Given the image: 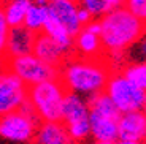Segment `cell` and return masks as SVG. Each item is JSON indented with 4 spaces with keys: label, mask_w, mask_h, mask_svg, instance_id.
Masks as SVG:
<instances>
[{
    "label": "cell",
    "mask_w": 146,
    "mask_h": 144,
    "mask_svg": "<svg viewBox=\"0 0 146 144\" xmlns=\"http://www.w3.org/2000/svg\"><path fill=\"white\" fill-rule=\"evenodd\" d=\"M111 70L105 59L68 57L59 68V81L68 94L89 98L105 90Z\"/></svg>",
    "instance_id": "1"
},
{
    "label": "cell",
    "mask_w": 146,
    "mask_h": 144,
    "mask_svg": "<svg viewBox=\"0 0 146 144\" xmlns=\"http://www.w3.org/2000/svg\"><path fill=\"white\" fill-rule=\"evenodd\" d=\"M99 25L105 54L125 52L145 30V25L124 5L99 19Z\"/></svg>",
    "instance_id": "2"
},
{
    "label": "cell",
    "mask_w": 146,
    "mask_h": 144,
    "mask_svg": "<svg viewBox=\"0 0 146 144\" xmlns=\"http://www.w3.org/2000/svg\"><path fill=\"white\" fill-rule=\"evenodd\" d=\"M67 90L59 79L27 87V101L40 122H60Z\"/></svg>",
    "instance_id": "3"
},
{
    "label": "cell",
    "mask_w": 146,
    "mask_h": 144,
    "mask_svg": "<svg viewBox=\"0 0 146 144\" xmlns=\"http://www.w3.org/2000/svg\"><path fill=\"white\" fill-rule=\"evenodd\" d=\"M40 120L29 101L15 112L0 117V136L13 143H30L33 141Z\"/></svg>",
    "instance_id": "4"
},
{
    "label": "cell",
    "mask_w": 146,
    "mask_h": 144,
    "mask_svg": "<svg viewBox=\"0 0 146 144\" xmlns=\"http://www.w3.org/2000/svg\"><path fill=\"white\" fill-rule=\"evenodd\" d=\"M60 122L67 128L70 138L76 144H84L91 138V127H89V106L88 98L80 95L68 94L62 104V116Z\"/></svg>",
    "instance_id": "5"
},
{
    "label": "cell",
    "mask_w": 146,
    "mask_h": 144,
    "mask_svg": "<svg viewBox=\"0 0 146 144\" xmlns=\"http://www.w3.org/2000/svg\"><path fill=\"white\" fill-rule=\"evenodd\" d=\"M3 65L26 87H32L36 84L46 83V81L59 79V68H54L51 65L41 62L33 54L8 59Z\"/></svg>",
    "instance_id": "6"
},
{
    "label": "cell",
    "mask_w": 146,
    "mask_h": 144,
    "mask_svg": "<svg viewBox=\"0 0 146 144\" xmlns=\"http://www.w3.org/2000/svg\"><path fill=\"white\" fill-rule=\"evenodd\" d=\"M103 92L121 114L141 111L145 92L137 89L121 73H111L110 75V79Z\"/></svg>",
    "instance_id": "7"
},
{
    "label": "cell",
    "mask_w": 146,
    "mask_h": 144,
    "mask_svg": "<svg viewBox=\"0 0 146 144\" xmlns=\"http://www.w3.org/2000/svg\"><path fill=\"white\" fill-rule=\"evenodd\" d=\"M27 101V87L7 67L0 68V117L15 112Z\"/></svg>",
    "instance_id": "8"
},
{
    "label": "cell",
    "mask_w": 146,
    "mask_h": 144,
    "mask_svg": "<svg viewBox=\"0 0 146 144\" xmlns=\"http://www.w3.org/2000/svg\"><path fill=\"white\" fill-rule=\"evenodd\" d=\"M73 54L83 59H102L105 51L100 40L99 21H92L84 25L75 38H73Z\"/></svg>",
    "instance_id": "9"
},
{
    "label": "cell",
    "mask_w": 146,
    "mask_h": 144,
    "mask_svg": "<svg viewBox=\"0 0 146 144\" xmlns=\"http://www.w3.org/2000/svg\"><path fill=\"white\" fill-rule=\"evenodd\" d=\"M48 10L49 15L62 25L67 30L72 38L80 33V30L83 29L78 21V2H72V0H52L48 2Z\"/></svg>",
    "instance_id": "10"
},
{
    "label": "cell",
    "mask_w": 146,
    "mask_h": 144,
    "mask_svg": "<svg viewBox=\"0 0 146 144\" xmlns=\"http://www.w3.org/2000/svg\"><path fill=\"white\" fill-rule=\"evenodd\" d=\"M117 139L121 141H146V116L141 111L121 114L117 120Z\"/></svg>",
    "instance_id": "11"
},
{
    "label": "cell",
    "mask_w": 146,
    "mask_h": 144,
    "mask_svg": "<svg viewBox=\"0 0 146 144\" xmlns=\"http://www.w3.org/2000/svg\"><path fill=\"white\" fill-rule=\"evenodd\" d=\"M32 54L35 55V57H38L41 62L54 67V68H60V65H62L68 57H72V55L65 54V52L59 48V44L54 43V41H52L48 35H44L43 32L36 33Z\"/></svg>",
    "instance_id": "12"
},
{
    "label": "cell",
    "mask_w": 146,
    "mask_h": 144,
    "mask_svg": "<svg viewBox=\"0 0 146 144\" xmlns=\"http://www.w3.org/2000/svg\"><path fill=\"white\" fill-rule=\"evenodd\" d=\"M35 36H36V33L27 30L24 25L10 29L8 41H7V60L8 59H16V57L32 54Z\"/></svg>",
    "instance_id": "13"
},
{
    "label": "cell",
    "mask_w": 146,
    "mask_h": 144,
    "mask_svg": "<svg viewBox=\"0 0 146 144\" xmlns=\"http://www.w3.org/2000/svg\"><path fill=\"white\" fill-rule=\"evenodd\" d=\"M35 144H76L70 138L62 122H40L36 128Z\"/></svg>",
    "instance_id": "14"
},
{
    "label": "cell",
    "mask_w": 146,
    "mask_h": 144,
    "mask_svg": "<svg viewBox=\"0 0 146 144\" xmlns=\"http://www.w3.org/2000/svg\"><path fill=\"white\" fill-rule=\"evenodd\" d=\"M89 127L92 141H117V120L89 114Z\"/></svg>",
    "instance_id": "15"
},
{
    "label": "cell",
    "mask_w": 146,
    "mask_h": 144,
    "mask_svg": "<svg viewBox=\"0 0 146 144\" xmlns=\"http://www.w3.org/2000/svg\"><path fill=\"white\" fill-rule=\"evenodd\" d=\"M48 18H49V10H48L46 0L30 2L22 25L33 33H41L44 29V24H46Z\"/></svg>",
    "instance_id": "16"
},
{
    "label": "cell",
    "mask_w": 146,
    "mask_h": 144,
    "mask_svg": "<svg viewBox=\"0 0 146 144\" xmlns=\"http://www.w3.org/2000/svg\"><path fill=\"white\" fill-rule=\"evenodd\" d=\"M43 33L49 36L54 43H57L59 48H60L65 54L73 55V38L67 33V30L64 29L62 25L59 24V22L56 21L51 15H49L46 24H44Z\"/></svg>",
    "instance_id": "17"
},
{
    "label": "cell",
    "mask_w": 146,
    "mask_h": 144,
    "mask_svg": "<svg viewBox=\"0 0 146 144\" xmlns=\"http://www.w3.org/2000/svg\"><path fill=\"white\" fill-rule=\"evenodd\" d=\"M29 5H30L29 0H11V2H3L2 3L3 18L10 29L21 27L24 24V18H26Z\"/></svg>",
    "instance_id": "18"
},
{
    "label": "cell",
    "mask_w": 146,
    "mask_h": 144,
    "mask_svg": "<svg viewBox=\"0 0 146 144\" xmlns=\"http://www.w3.org/2000/svg\"><path fill=\"white\" fill-rule=\"evenodd\" d=\"M89 114L100 116V117H108L113 120H119L121 112L114 108V104L110 101V98L105 95V92H100L97 95H92L88 98Z\"/></svg>",
    "instance_id": "19"
},
{
    "label": "cell",
    "mask_w": 146,
    "mask_h": 144,
    "mask_svg": "<svg viewBox=\"0 0 146 144\" xmlns=\"http://www.w3.org/2000/svg\"><path fill=\"white\" fill-rule=\"evenodd\" d=\"M80 3L89 11V15L92 16L94 21H99L103 16L110 15L111 11L122 7L124 2L122 0H84V2H80Z\"/></svg>",
    "instance_id": "20"
},
{
    "label": "cell",
    "mask_w": 146,
    "mask_h": 144,
    "mask_svg": "<svg viewBox=\"0 0 146 144\" xmlns=\"http://www.w3.org/2000/svg\"><path fill=\"white\" fill-rule=\"evenodd\" d=\"M119 73L127 81H130L137 89H140L141 92L146 94V63L145 62L127 63Z\"/></svg>",
    "instance_id": "21"
},
{
    "label": "cell",
    "mask_w": 146,
    "mask_h": 144,
    "mask_svg": "<svg viewBox=\"0 0 146 144\" xmlns=\"http://www.w3.org/2000/svg\"><path fill=\"white\" fill-rule=\"evenodd\" d=\"M125 59L127 63H137V62L146 63V27L138 40L125 51Z\"/></svg>",
    "instance_id": "22"
},
{
    "label": "cell",
    "mask_w": 146,
    "mask_h": 144,
    "mask_svg": "<svg viewBox=\"0 0 146 144\" xmlns=\"http://www.w3.org/2000/svg\"><path fill=\"white\" fill-rule=\"evenodd\" d=\"M124 7L146 27V0H127Z\"/></svg>",
    "instance_id": "23"
},
{
    "label": "cell",
    "mask_w": 146,
    "mask_h": 144,
    "mask_svg": "<svg viewBox=\"0 0 146 144\" xmlns=\"http://www.w3.org/2000/svg\"><path fill=\"white\" fill-rule=\"evenodd\" d=\"M8 33H10V27H8L7 21L3 18V11H2V3H0V62L5 63L7 60V41H8Z\"/></svg>",
    "instance_id": "24"
},
{
    "label": "cell",
    "mask_w": 146,
    "mask_h": 144,
    "mask_svg": "<svg viewBox=\"0 0 146 144\" xmlns=\"http://www.w3.org/2000/svg\"><path fill=\"white\" fill-rule=\"evenodd\" d=\"M76 15H78V21H80L81 27H84V25H88L89 22L94 21V19H92V16L89 15V11L86 10V8H84L80 2H78V11H76Z\"/></svg>",
    "instance_id": "25"
},
{
    "label": "cell",
    "mask_w": 146,
    "mask_h": 144,
    "mask_svg": "<svg viewBox=\"0 0 146 144\" xmlns=\"http://www.w3.org/2000/svg\"><path fill=\"white\" fill-rule=\"evenodd\" d=\"M116 144H143V143H137V141H121V139H117Z\"/></svg>",
    "instance_id": "26"
},
{
    "label": "cell",
    "mask_w": 146,
    "mask_h": 144,
    "mask_svg": "<svg viewBox=\"0 0 146 144\" xmlns=\"http://www.w3.org/2000/svg\"><path fill=\"white\" fill-rule=\"evenodd\" d=\"M91 144H116V143H110V141H92Z\"/></svg>",
    "instance_id": "27"
},
{
    "label": "cell",
    "mask_w": 146,
    "mask_h": 144,
    "mask_svg": "<svg viewBox=\"0 0 146 144\" xmlns=\"http://www.w3.org/2000/svg\"><path fill=\"white\" fill-rule=\"evenodd\" d=\"M141 112L146 116V94H145V100H143V106H141Z\"/></svg>",
    "instance_id": "28"
},
{
    "label": "cell",
    "mask_w": 146,
    "mask_h": 144,
    "mask_svg": "<svg viewBox=\"0 0 146 144\" xmlns=\"http://www.w3.org/2000/svg\"><path fill=\"white\" fill-rule=\"evenodd\" d=\"M143 144H146V141H145V143H143Z\"/></svg>",
    "instance_id": "29"
}]
</instances>
